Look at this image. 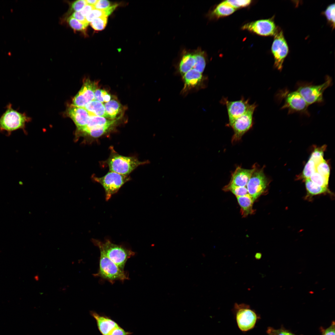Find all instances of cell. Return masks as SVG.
Here are the masks:
<instances>
[{"label": "cell", "instance_id": "cell-26", "mask_svg": "<svg viewBox=\"0 0 335 335\" xmlns=\"http://www.w3.org/2000/svg\"><path fill=\"white\" fill-rule=\"evenodd\" d=\"M195 63L193 69L202 73L206 65V61L204 52L201 50L198 49L194 53Z\"/></svg>", "mask_w": 335, "mask_h": 335}, {"label": "cell", "instance_id": "cell-14", "mask_svg": "<svg viewBox=\"0 0 335 335\" xmlns=\"http://www.w3.org/2000/svg\"><path fill=\"white\" fill-rule=\"evenodd\" d=\"M97 85L96 82L89 79L85 80L81 89L73 99L72 105L84 108L87 103L94 100Z\"/></svg>", "mask_w": 335, "mask_h": 335}, {"label": "cell", "instance_id": "cell-19", "mask_svg": "<svg viewBox=\"0 0 335 335\" xmlns=\"http://www.w3.org/2000/svg\"><path fill=\"white\" fill-rule=\"evenodd\" d=\"M84 108L88 111L90 116H100L110 119L106 112L104 104L99 101L92 100L87 103Z\"/></svg>", "mask_w": 335, "mask_h": 335}, {"label": "cell", "instance_id": "cell-24", "mask_svg": "<svg viewBox=\"0 0 335 335\" xmlns=\"http://www.w3.org/2000/svg\"><path fill=\"white\" fill-rule=\"evenodd\" d=\"M106 112L109 118L114 119L121 110V105L116 99H111L104 104Z\"/></svg>", "mask_w": 335, "mask_h": 335}, {"label": "cell", "instance_id": "cell-38", "mask_svg": "<svg viewBox=\"0 0 335 335\" xmlns=\"http://www.w3.org/2000/svg\"><path fill=\"white\" fill-rule=\"evenodd\" d=\"M111 6L110 2L106 0H98L94 5L95 9L102 10L107 9Z\"/></svg>", "mask_w": 335, "mask_h": 335}, {"label": "cell", "instance_id": "cell-34", "mask_svg": "<svg viewBox=\"0 0 335 335\" xmlns=\"http://www.w3.org/2000/svg\"><path fill=\"white\" fill-rule=\"evenodd\" d=\"M328 22L333 28L335 26V4H332L328 6L324 12Z\"/></svg>", "mask_w": 335, "mask_h": 335}, {"label": "cell", "instance_id": "cell-37", "mask_svg": "<svg viewBox=\"0 0 335 335\" xmlns=\"http://www.w3.org/2000/svg\"><path fill=\"white\" fill-rule=\"evenodd\" d=\"M86 0H78L74 2L71 6V9L73 11L77 12L81 11L86 5Z\"/></svg>", "mask_w": 335, "mask_h": 335}, {"label": "cell", "instance_id": "cell-36", "mask_svg": "<svg viewBox=\"0 0 335 335\" xmlns=\"http://www.w3.org/2000/svg\"><path fill=\"white\" fill-rule=\"evenodd\" d=\"M225 1L229 5L236 9L237 8L248 6L251 3L252 1L250 0H228Z\"/></svg>", "mask_w": 335, "mask_h": 335}, {"label": "cell", "instance_id": "cell-21", "mask_svg": "<svg viewBox=\"0 0 335 335\" xmlns=\"http://www.w3.org/2000/svg\"><path fill=\"white\" fill-rule=\"evenodd\" d=\"M240 207V212L243 217L253 213V204L254 200L248 194L241 196L236 197Z\"/></svg>", "mask_w": 335, "mask_h": 335}, {"label": "cell", "instance_id": "cell-8", "mask_svg": "<svg viewBox=\"0 0 335 335\" xmlns=\"http://www.w3.org/2000/svg\"><path fill=\"white\" fill-rule=\"evenodd\" d=\"M94 180L100 184L105 192L106 200L107 201L112 195L116 193L120 188L130 180L129 177L109 171L104 176L94 177Z\"/></svg>", "mask_w": 335, "mask_h": 335}, {"label": "cell", "instance_id": "cell-16", "mask_svg": "<svg viewBox=\"0 0 335 335\" xmlns=\"http://www.w3.org/2000/svg\"><path fill=\"white\" fill-rule=\"evenodd\" d=\"M67 114L76 126V132H79L86 127L90 116L88 111L84 108L72 105L68 109Z\"/></svg>", "mask_w": 335, "mask_h": 335}, {"label": "cell", "instance_id": "cell-28", "mask_svg": "<svg viewBox=\"0 0 335 335\" xmlns=\"http://www.w3.org/2000/svg\"><path fill=\"white\" fill-rule=\"evenodd\" d=\"M225 191H231L236 197L241 196L248 194L246 187H241L235 186L228 184L223 188Z\"/></svg>", "mask_w": 335, "mask_h": 335}, {"label": "cell", "instance_id": "cell-1", "mask_svg": "<svg viewBox=\"0 0 335 335\" xmlns=\"http://www.w3.org/2000/svg\"><path fill=\"white\" fill-rule=\"evenodd\" d=\"M6 109L0 117V132H5L7 136H10L12 132L21 130L25 133L26 123L31 120L25 113H21L14 109L9 103L6 106Z\"/></svg>", "mask_w": 335, "mask_h": 335}, {"label": "cell", "instance_id": "cell-43", "mask_svg": "<svg viewBox=\"0 0 335 335\" xmlns=\"http://www.w3.org/2000/svg\"><path fill=\"white\" fill-rule=\"evenodd\" d=\"M102 89H97L94 93V100L102 103L104 102L102 96Z\"/></svg>", "mask_w": 335, "mask_h": 335}, {"label": "cell", "instance_id": "cell-18", "mask_svg": "<svg viewBox=\"0 0 335 335\" xmlns=\"http://www.w3.org/2000/svg\"><path fill=\"white\" fill-rule=\"evenodd\" d=\"M254 170V166L252 169H244L238 167L232 173L229 184L238 186L246 187Z\"/></svg>", "mask_w": 335, "mask_h": 335}, {"label": "cell", "instance_id": "cell-48", "mask_svg": "<svg viewBox=\"0 0 335 335\" xmlns=\"http://www.w3.org/2000/svg\"><path fill=\"white\" fill-rule=\"evenodd\" d=\"M267 333L268 334V335H275L274 333H272L271 332L267 329Z\"/></svg>", "mask_w": 335, "mask_h": 335}, {"label": "cell", "instance_id": "cell-3", "mask_svg": "<svg viewBox=\"0 0 335 335\" xmlns=\"http://www.w3.org/2000/svg\"><path fill=\"white\" fill-rule=\"evenodd\" d=\"M275 97L278 102H283L281 109H287L288 114L298 113L310 115L308 111L309 105L297 91H291L285 88L279 90Z\"/></svg>", "mask_w": 335, "mask_h": 335}, {"label": "cell", "instance_id": "cell-30", "mask_svg": "<svg viewBox=\"0 0 335 335\" xmlns=\"http://www.w3.org/2000/svg\"><path fill=\"white\" fill-rule=\"evenodd\" d=\"M326 147L324 145L321 147L315 148L311 153L309 159L314 161L316 165L324 159V152Z\"/></svg>", "mask_w": 335, "mask_h": 335}, {"label": "cell", "instance_id": "cell-15", "mask_svg": "<svg viewBox=\"0 0 335 335\" xmlns=\"http://www.w3.org/2000/svg\"><path fill=\"white\" fill-rule=\"evenodd\" d=\"M222 100V102L226 107L229 125L237 118L244 114L251 105L249 104V100H246L243 97L235 101H229L226 98H224Z\"/></svg>", "mask_w": 335, "mask_h": 335}, {"label": "cell", "instance_id": "cell-17", "mask_svg": "<svg viewBox=\"0 0 335 335\" xmlns=\"http://www.w3.org/2000/svg\"><path fill=\"white\" fill-rule=\"evenodd\" d=\"M90 315L96 321L98 328L102 335H109L111 332L119 325L109 317L99 314L94 311H90Z\"/></svg>", "mask_w": 335, "mask_h": 335}, {"label": "cell", "instance_id": "cell-31", "mask_svg": "<svg viewBox=\"0 0 335 335\" xmlns=\"http://www.w3.org/2000/svg\"><path fill=\"white\" fill-rule=\"evenodd\" d=\"M107 17L102 16L94 19L90 22V25L95 30L101 31L104 29L107 23Z\"/></svg>", "mask_w": 335, "mask_h": 335}, {"label": "cell", "instance_id": "cell-45", "mask_svg": "<svg viewBox=\"0 0 335 335\" xmlns=\"http://www.w3.org/2000/svg\"><path fill=\"white\" fill-rule=\"evenodd\" d=\"M102 96L104 102L105 103L109 101L111 99V96L106 91L102 90Z\"/></svg>", "mask_w": 335, "mask_h": 335}, {"label": "cell", "instance_id": "cell-25", "mask_svg": "<svg viewBox=\"0 0 335 335\" xmlns=\"http://www.w3.org/2000/svg\"><path fill=\"white\" fill-rule=\"evenodd\" d=\"M305 180L307 196H312L329 192L327 187L321 186L316 184L310 178Z\"/></svg>", "mask_w": 335, "mask_h": 335}, {"label": "cell", "instance_id": "cell-44", "mask_svg": "<svg viewBox=\"0 0 335 335\" xmlns=\"http://www.w3.org/2000/svg\"><path fill=\"white\" fill-rule=\"evenodd\" d=\"M335 323L333 321L331 325L326 329L322 335H335Z\"/></svg>", "mask_w": 335, "mask_h": 335}, {"label": "cell", "instance_id": "cell-7", "mask_svg": "<svg viewBox=\"0 0 335 335\" xmlns=\"http://www.w3.org/2000/svg\"><path fill=\"white\" fill-rule=\"evenodd\" d=\"M100 252L99 269L97 273L93 275L94 276L100 277L112 284L116 280L123 282L129 279L127 273L121 269L102 251Z\"/></svg>", "mask_w": 335, "mask_h": 335}, {"label": "cell", "instance_id": "cell-9", "mask_svg": "<svg viewBox=\"0 0 335 335\" xmlns=\"http://www.w3.org/2000/svg\"><path fill=\"white\" fill-rule=\"evenodd\" d=\"M257 107V105L255 103L251 104L244 114L237 118L229 125L234 132L232 142H234L240 140L243 135L252 127L253 114Z\"/></svg>", "mask_w": 335, "mask_h": 335}, {"label": "cell", "instance_id": "cell-32", "mask_svg": "<svg viewBox=\"0 0 335 335\" xmlns=\"http://www.w3.org/2000/svg\"><path fill=\"white\" fill-rule=\"evenodd\" d=\"M310 179L313 183L319 186L327 187L329 178L321 175L316 172L311 176Z\"/></svg>", "mask_w": 335, "mask_h": 335}, {"label": "cell", "instance_id": "cell-6", "mask_svg": "<svg viewBox=\"0 0 335 335\" xmlns=\"http://www.w3.org/2000/svg\"><path fill=\"white\" fill-rule=\"evenodd\" d=\"M116 120L105 118L91 116L85 127L76 132V137L82 136L92 138L100 137L112 130L116 124Z\"/></svg>", "mask_w": 335, "mask_h": 335}, {"label": "cell", "instance_id": "cell-5", "mask_svg": "<svg viewBox=\"0 0 335 335\" xmlns=\"http://www.w3.org/2000/svg\"><path fill=\"white\" fill-rule=\"evenodd\" d=\"M332 84V78L327 75L324 82L320 85L306 82H298L296 85V91L301 95L309 105L315 103L323 102V93Z\"/></svg>", "mask_w": 335, "mask_h": 335}, {"label": "cell", "instance_id": "cell-4", "mask_svg": "<svg viewBox=\"0 0 335 335\" xmlns=\"http://www.w3.org/2000/svg\"><path fill=\"white\" fill-rule=\"evenodd\" d=\"M110 149V154L106 162L110 171L128 176L139 166L150 163L149 160L141 161L135 157L120 155L112 147Z\"/></svg>", "mask_w": 335, "mask_h": 335}, {"label": "cell", "instance_id": "cell-22", "mask_svg": "<svg viewBox=\"0 0 335 335\" xmlns=\"http://www.w3.org/2000/svg\"><path fill=\"white\" fill-rule=\"evenodd\" d=\"M195 63L194 54L187 52L184 54L180 62L179 70L183 75L189 71L193 68Z\"/></svg>", "mask_w": 335, "mask_h": 335}, {"label": "cell", "instance_id": "cell-35", "mask_svg": "<svg viewBox=\"0 0 335 335\" xmlns=\"http://www.w3.org/2000/svg\"><path fill=\"white\" fill-rule=\"evenodd\" d=\"M102 16L107 17L104 10L94 9L87 15L85 18L87 22L89 23L95 19Z\"/></svg>", "mask_w": 335, "mask_h": 335}, {"label": "cell", "instance_id": "cell-41", "mask_svg": "<svg viewBox=\"0 0 335 335\" xmlns=\"http://www.w3.org/2000/svg\"><path fill=\"white\" fill-rule=\"evenodd\" d=\"M71 16L82 22L88 24L86 20L85 17L81 14L80 11L74 12Z\"/></svg>", "mask_w": 335, "mask_h": 335}, {"label": "cell", "instance_id": "cell-20", "mask_svg": "<svg viewBox=\"0 0 335 335\" xmlns=\"http://www.w3.org/2000/svg\"><path fill=\"white\" fill-rule=\"evenodd\" d=\"M202 78V74L193 68L183 75L184 87H193L200 83Z\"/></svg>", "mask_w": 335, "mask_h": 335}, {"label": "cell", "instance_id": "cell-27", "mask_svg": "<svg viewBox=\"0 0 335 335\" xmlns=\"http://www.w3.org/2000/svg\"><path fill=\"white\" fill-rule=\"evenodd\" d=\"M316 165L312 160L309 159L303 170L301 177L305 180L309 179L311 176L316 172Z\"/></svg>", "mask_w": 335, "mask_h": 335}, {"label": "cell", "instance_id": "cell-47", "mask_svg": "<svg viewBox=\"0 0 335 335\" xmlns=\"http://www.w3.org/2000/svg\"><path fill=\"white\" fill-rule=\"evenodd\" d=\"M255 258L257 259H260L262 257V254L260 253H257L255 255Z\"/></svg>", "mask_w": 335, "mask_h": 335}, {"label": "cell", "instance_id": "cell-46", "mask_svg": "<svg viewBox=\"0 0 335 335\" xmlns=\"http://www.w3.org/2000/svg\"><path fill=\"white\" fill-rule=\"evenodd\" d=\"M97 0H86L87 4L91 5H94L96 3Z\"/></svg>", "mask_w": 335, "mask_h": 335}, {"label": "cell", "instance_id": "cell-23", "mask_svg": "<svg viewBox=\"0 0 335 335\" xmlns=\"http://www.w3.org/2000/svg\"><path fill=\"white\" fill-rule=\"evenodd\" d=\"M236 10L224 1L216 7L212 12L211 15L213 17L219 18L230 15Z\"/></svg>", "mask_w": 335, "mask_h": 335}, {"label": "cell", "instance_id": "cell-10", "mask_svg": "<svg viewBox=\"0 0 335 335\" xmlns=\"http://www.w3.org/2000/svg\"><path fill=\"white\" fill-rule=\"evenodd\" d=\"M274 36L271 48L274 59V66L280 71L283 67L284 60L288 53L289 48L282 30L278 29Z\"/></svg>", "mask_w": 335, "mask_h": 335}, {"label": "cell", "instance_id": "cell-42", "mask_svg": "<svg viewBox=\"0 0 335 335\" xmlns=\"http://www.w3.org/2000/svg\"><path fill=\"white\" fill-rule=\"evenodd\" d=\"M94 9L95 8L94 6L87 4L80 11V12L83 16L85 17L91 11Z\"/></svg>", "mask_w": 335, "mask_h": 335}, {"label": "cell", "instance_id": "cell-11", "mask_svg": "<svg viewBox=\"0 0 335 335\" xmlns=\"http://www.w3.org/2000/svg\"><path fill=\"white\" fill-rule=\"evenodd\" d=\"M254 167V171L246 187L248 194L255 201L265 191L268 184V181L263 169H258L256 166Z\"/></svg>", "mask_w": 335, "mask_h": 335}, {"label": "cell", "instance_id": "cell-12", "mask_svg": "<svg viewBox=\"0 0 335 335\" xmlns=\"http://www.w3.org/2000/svg\"><path fill=\"white\" fill-rule=\"evenodd\" d=\"M235 308L237 309L236 320L240 329L247 331L254 326L257 319L255 312L251 310L248 306L235 304Z\"/></svg>", "mask_w": 335, "mask_h": 335}, {"label": "cell", "instance_id": "cell-29", "mask_svg": "<svg viewBox=\"0 0 335 335\" xmlns=\"http://www.w3.org/2000/svg\"><path fill=\"white\" fill-rule=\"evenodd\" d=\"M67 21L70 26L75 31H84L88 25L82 22L71 16L68 18Z\"/></svg>", "mask_w": 335, "mask_h": 335}, {"label": "cell", "instance_id": "cell-33", "mask_svg": "<svg viewBox=\"0 0 335 335\" xmlns=\"http://www.w3.org/2000/svg\"><path fill=\"white\" fill-rule=\"evenodd\" d=\"M316 172L321 175L329 178L330 169L326 161L324 159L316 165Z\"/></svg>", "mask_w": 335, "mask_h": 335}, {"label": "cell", "instance_id": "cell-40", "mask_svg": "<svg viewBox=\"0 0 335 335\" xmlns=\"http://www.w3.org/2000/svg\"><path fill=\"white\" fill-rule=\"evenodd\" d=\"M132 333L126 331L119 326L115 328L109 335H132Z\"/></svg>", "mask_w": 335, "mask_h": 335}, {"label": "cell", "instance_id": "cell-39", "mask_svg": "<svg viewBox=\"0 0 335 335\" xmlns=\"http://www.w3.org/2000/svg\"><path fill=\"white\" fill-rule=\"evenodd\" d=\"M268 330L271 332L275 335H297L288 330L281 328L279 329H274L271 327H269Z\"/></svg>", "mask_w": 335, "mask_h": 335}, {"label": "cell", "instance_id": "cell-13", "mask_svg": "<svg viewBox=\"0 0 335 335\" xmlns=\"http://www.w3.org/2000/svg\"><path fill=\"white\" fill-rule=\"evenodd\" d=\"M242 29L262 36H274L278 29L271 18L247 23L242 26Z\"/></svg>", "mask_w": 335, "mask_h": 335}, {"label": "cell", "instance_id": "cell-2", "mask_svg": "<svg viewBox=\"0 0 335 335\" xmlns=\"http://www.w3.org/2000/svg\"><path fill=\"white\" fill-rule=\"evenodd\" d=\"M91 241L100 251L123 270L127 260L135 254L131 249L122 245L114 244L109 239L102 242L92 239Z\"/></svg>", "mask_w": 335, "mask_h": 335}]
</instances>
